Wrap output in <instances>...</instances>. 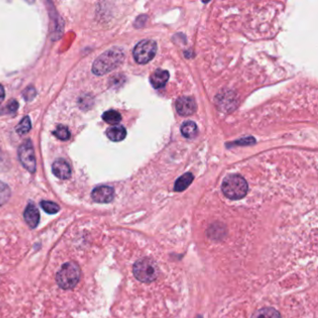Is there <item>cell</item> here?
I'll return each instance as SVG.
<instances>
[{
	"instance_id": "obj_1",
	"label": "cell",
	"mask_w": 318,
	"mask_h": 318,
	"mask_svg": "<svg viewBox=\"0 0 318 318\" xmlns=\"http://www.w3.org/2000/svg\"><path fill=\"white\" fill-rule=\"evenodd\" d=\"M124 60V53L119 48H113L100 55L93 65V72L102 76L121 66Z\"/></svg>"
},
{
	"instance_id": "obj_2",
	"label": "cell",
	"mask_w": 318,
	"mask_h": 318,
	"mask_svg": "<svg viewBox=\"0 0 318 318\" xmlns=\"http://www.w3.org/2000/svg\"><path fill=\"white\" fill-rule=\"evenodd\" d=\"M221 189L226 197L231 200H239L247 193L248 185L243 176L233 174L225 177Z\"/></svg>"
},
{
	"instance_id": "obj_3",
	"label": "cell",
	"mask_w": 318,
	"mask_h": 318,
	"mask_svg": "<svg viewBox=\"0 0 318 318\" xmlns=\"http://www.w3.org/2000/svg\"><path fill=\"white\" fill-rule=\"evenodd\" d=\"M160 274L157 263L150 258H144L133 265V274L143 283H150L156 280Z\"/></svg>"
},
{
	"instance_id": "obj_4",
	"label": "cell",
	"mask_w": 318,
	"mask_h": 318,
	"mask_svg": "<svg viewBox=\"0 0 318 318\" xmlns=\"http://www.w3.org/2000/svg\"><path fill=\"white\" fill-rule=\"evenodd\" d=\"M80 278V269L77 264H64L56 275V282L63 289H70L77 285Z\"/></svg>"
},
{
	"instance_id": "obj_5",
	"label": "cell",
	"mask_w": 318,
	"mask_h": 318,
	"mask_svg": "<svg viewBox=\"0 0 318 318\" xmlns=\"http://www.w3.org/2000/svg\"><path fill=\"white\" fill-rule=\"evenodd\" d=\"M157 52V44L152 39H144L133 49V57L136 63L144 65L153 59Z\"/></svg>"
},
{
	"instance_id": "obj_6",
	"label": "cell",
	"mask_w": 318,
	"mask_h": 318,
	"mask_svg": "<svg viewBox=\"0 0 318 318\" xmlns=\"http://www.w3.org/2000/svg\"><path fill=\"white\" fill-rule=\"evenodd\" d=\"M18 154L22 166L29 172L34 173L37 168V163L32 142L30 140H26L25 142L22 143L19 148Z\"/></svg>"
},
{
	"instance_id": "obj_7",
	"label": "cell",
	"mask_w": 318,
	"mask_h": 318,
	"mask_svg": "<svg viewBox=\"0 0 318 318\" xmlns=\"http://www.w3.org/2000/svg\"><path fill=\"white\" fill-rule=\"evenodd\" d=\"M176 109L179 115L189 116L196 111L197 106L194 99L183 96L176 100Z\"/></svg>"
},
{
	"instance_id": "obj_8",
	"label": "cell",
	"mask_w": 318,
	"mask_h": 318,
	"mask_svg": "<svg viewBox=\"0 0 318 318\" xmlns=\"http://www.w3.org/2000/svg\"><path fill=\"white\" fill-rule=\"evenodd\" d=\"M92 198L100 204L110 203L114 198V188L109 186L97 187L93 190Z\"/></svg>"
},
{
	"instance_id": "obj_9",
	"label": "cell",
	"mask_w": 318,
	"mask_h": 318,
	"mask_svg": "<svg viewBox=\"0 0 318 318\" xmlns=\"http://www.w3.org/2000/svg\"><path fill=\"white\" fill-rule=\"evenodd\" d=\"M55 176L60 179H68L71 176L70 165L64 159H57L53 165Z\"/></svg>"
},
{
	"instance_id": "obj_10",
	"label": "cell",
	"mask_w": 318,
	"mask_h": 318,
	"mask_svg": "<svg viewBox=\"0 0 318 318\" xmlns=\"http://www.w3.org/2000/svg\"><path fill=\"white\" fill-rule=\"evenodd\" d=\"M23 217L30 228H36L39 222V212L34 204H29L24 210Z\"/></svg>"
},
{
	"instance_id": "obj_11",
	"label": "cell",
	"mask_w": 318,
	"mask_h": 318,
	"mask_svg": "<svg viewBox=\"0 0 318 318\" xmlns=\"http://www.w3.org/2000/svg\"><path fill=\"white\" fill-rule=\"evenodd\" d=\"M169 79V73L166 70L157 69L150 76V83L155 89L165 87Z\"/></svg>"
},
{
	"instance_id": "obj_12",
	"label": "cell",
	"mask_w": 318,
	"mask_h": 318,
	"mask_svg": "<svg viewBox=\"0 0 318 318\" xmlns=\"http://www.w3.org/2000/svg\"><path fill=\"white\" fill-rule=\"evenodd\" d=\"M107 135L111 141L120 142L126 136V130L121 125H114L110 127L107 131Z\"/></svg>"
},
{
	"instance_id": "obj_13",
	"label": "cell",
	"mask_w": 318,
	"mask_h": 318,
	"mask_svg": "<svg viewBox=\"0 0 318 318\" xmlns=\"http://www.w3.org/2000/svg\"><path fill=\"white\" fill-rule=\"evenodd\" d=\"M251 318H281V316L274 308H262L256 311Z\"/></svg>"
},
{
	"instance_id": "obj_14",
	"label": "cell",
	"mask_w": 318,
	"mask_h": 318,
	"mask_svg": "<svg viewBox=\"0 0 318 318\" xmlns=\"http://www.w3.org/2000/svg\"><path fill=\"white\" fill-rule=\"evenodd\" d=\"M181 132L186 138H194L198 133L197 125L193 121H186L181 126Z\"/></svg>"
},
{
	"instance_id": "obj_15",
	"label": "cell",
	"mask_w": 318,
	"mask_h": 318,
	"mask_svg": "<svg viewBox=\"0 0 318 318\" xmlns=\"http://www.w3.org/2000/svg\"><path fill=\"white\" fill-rule=\"evenodd\" d=\"M193 180V176L190 173H186L185 175L180 176L175 183V190L183 191L187 187L191 184Z\"/></svg>"
},
{
	"instance_id": "obj_16",
	"label": "cell",
	"mask_w": 318,
	"mask_h": 318,
	"mask_svg": "<svg viewBox=\"0 0 318 318\" xmlns=\"http://www.w3.org/2000/svg\"><path fill=\"white\" fill-rule=\"evenodd\" d=\"M103 120L110 124H117L121 121V115L116 110H109L103 114Z\"/></svg>"
},
{
	"instance_id": "obj_17",
	"label": "cell",
	"mask_w": 318,
	"mask_h": 318,
	"mask_svg": "<svg viewBox=\"0 0 318 318\" xmlns=\"http://www.w3.org/2000/svg\"><path fill=\"white\" fill-rule=\"evenodd\" d=\"M11 197V188L6 183L0 181V206L5 205Z\"/></svg>"
},
{
	"instance_id": "obj_18",
	"label": "cell",
	"mask_w": 318,
	"mask_h": 318,
	"mask_svg": "<svg viewBox=\"0 0 318 318\" xmlns=\"http://www.w3.org/2000/svg\"><path fill=\"white\" fill-rule=\"evenodd\" d=\"M30 130H31V121L28 116H25L21 122L17 125L16 132H18L20 135H22V134L27 133Z\"/></svg>"
},
{
	"instance_id": "obj_19",
	"label": "cell",
	"mask_w": 318,
	"mask_h": 318,
	"mask_svg": "<svg viewBox=\"0 0 318 318\" xmlns=\"http://www.w3.org/2000/svg\"><path fill=\"white\" fill-rule=\"evenodd\" d=\"M54 134L58 139L63 140V141H66L70 138V132H69L68 128L66 126H63V125L58 126L54 132Z\"/></svg>"
},
{
	"instance_id": "obj_20",
	"label": "cell",
	"mask_w": 318,
	"mask_h": 318,
	"mask_svg": "<svg viewBox=\"0 0 318 318\" xmlns=\"http://www.w3.org/2000/svg\"><path fill=\"white\" fill-rule=\"evenodd\" d=\"M40 206L45 212H47L48 214H56L60 210V207L57 204L50 202V201H42Z\"/></svg>"
},
{
	"instance_id": "obj_21",
	"label": "cell",
	"mask_w": 318,
	"mask_h": 318,
	"mask_svg": "<svg viewBox=\"0 0 318 318\" xmlns=\"http://www.w3.org/2000/svg\"><path fill=\"white\" fill-rule=\"evenodd\" d=\"M4 97H5V91H4L3 86L0 84V104L3 102Z\"/></svg>"
},
{
	"instance_id": "obj_22",
	"label": "cell",
	"mask_w": 318,
	"mask_h": 318,
	"mask_svg": "<svg viewBox=\"0 0 318 318\" xmlns=\"http://www.w3.org/2000/svg\"><path fill=\"white\" fill-rule=\"evenodd\" d=\"M197 318H201V317H198Z\"/></svg>"
}]
</instances>
